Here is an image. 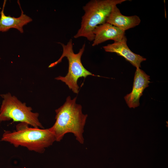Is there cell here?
Returning <instances> with one entry per match:
<instances>
[{
    "label": "cell",
    "instance_id": "4",
    "mask_svg": "<svg viewBox=\"0 0 168 168\" xmlns=\"http://www.w3.org/2000/svg\"><path fill=\"white\" fill-rule=\"evenodd\" d=\"M63 47V53L60 58L55 62L50 64L49 68L53 67L60 63L63 58L66 57L68 62V70L65 77L59 76L55 79L63 82L67 85L69 89L74 93L79 92V87L77 82L81 77L85 78L88 76H96L86 70L83 65L81 58L85 47V44L82 45L77 53L74 52L73 49L72 40L70 39L65 45L59 43Z\"/></svg>",
    "mask_w": 168,
    "mask_h": 168
},
{
    "label": "cell",
    "instance_id": "1",
    "mask_svg": "<svg viewBox=\"0 0 168 168\" xmlns=\"http://www.w3.org/2000/svg\"><path fill=\"white\" fill-rule=\"evenodd\" d=\"M77 98L71 99L68 96L63 105L55 110L56 121L49 128L56 141L60 142L66 134L71 133L80 143L84 142L83 134L87 115L82 113V106L76 103Z\"/></svg>",
    "mask_w": 168,
    "mask_h": 168
},
{
    "label": "cell",
    "instance_id": "6",
    "mask_svg": "<svg viewBox=\"0 0 168 168\" xmlns=\"http://www.w3.org/2000/svg\"><path fill=\"white\" fill-rule=\"evenodd\" d=\"M150 76L140 68H137L135 73L132 90L124 98L130 108H135L139 105V99L144 90L148 86L150 82Z\"/></svg>",
    "mask_w": 168,
    "mask_h": 168
},
{
    "label": "cell",
    "instance_id": "5",
    "mask_svg": "<svg viewBox=\"0 0 168 168\" xmlns=\"http://www.w3.org/2000/svg\"><path fill=\"white\" fill-rule=\"evenodd\" d=\"M3 99L0 109V121L12 119L14 122L26 123L34 128H44L40 122L37 113L32 112V109L27 106L16 97L9 93L1 95Z\"/></svg>",
    "mask_w": 168,
    "mask_h": 168
},
{
    "label": "cell",
    "instance_id": "3",
    "mask_svg": "<svg viewBox=\"0 0 168 168\" xmlns=\"http://www.w3.org/2000/svg\"><path fill=\"white\" fill-rule=\"evenodd\" d=\"M126 0H91L83 7L84 14L82 17L81 26L74 36L75 38L83 37L93 41V31L98 26L106 22L113 7Z\"/></svg>",
    "mask_w": 168,
    "mask_h": 168
},
{
    "label": "cell",
    "instance_id": "2",
    "mask_svg": "<svg viewBox=\"0 0 168 168\" xmlns=\"http://www.w3.org/2000/svg\"><path fill=\"white\" fill-rule=\"evenodd\" d=\"M26 123H21L13 131H5L1 141L8 142L15 147L21 146L30 151L43 153L45 149L56 141L54 135L49 128L47 129L28 127Z\"/></svg>",
    "mask_w": 168,
    "mask_h": 168
},
{
    "label": "cell",
    "instance_id": "9",
    "mask_svg": "<svg viewBox=\"0 0 168 168\" xmlns=\"http://www.w3.org/2000/svg\"><path fill=\"white\" fill-rule=\"evenodd\" d=\"M141 21L140 18L137 16H127L123 15L117 5H115L113 7L106 22L125 31L138 26Z\"/></svg>",
    "mask_w": 168,
    "mask_h": 168
},
{
    "label": "cell",
    "instance_id": "10",
    "mask_svg": "<svg viewBox=\"0 0 168 168\" xmlns=\"http://www.w3.org/2000/svg\"><path fill=\"white\" fill-rule=\"evenodd\" d=\"M6 2V0H4L2 9L0 12V32H6L11 28H14L17 29L21 33H23L24 32L23 26L31 22L32 19L24 14L18 0L17 2L21 12V16L17 18L6 16L4 11Z\"/></svg>",
    "mask_w": 168,
    "mask_h": 168
},
{
    "label": "cell",
    "instance_id": "8",
    "mask_svg": "<svg viewBox=\"0 0 168 168\" xmlns=\"http://www.w3.org/2000/svg\"><path fill=\"white\" fill-rule=\"evenodd\" d=\"M93 33L94 37L92 45L93 46L109 40L119 41L125 36V31L107 22L97 26Z\"/></svg>",
    "mask_w": 168,
    "mask_h": 168
},
{
    "label": "cell",
    "instance_id": "7",
    "mask_svg": "<svg viewBox=\"0 0 168 168\" xmlns=\"http://www.w3.org/2000/svg\"><path fill=\"white\" fill-rule=\"evenodd\" d=\"M127 41L125 36L120 41L108 44L103 48L106 52L114 53L123 57L136 68H140L141 63L146 59L131 51L127 45Z\"/></svg>",
    "mask_w": 168,
    "mask_h": 168
}]
</instances>
